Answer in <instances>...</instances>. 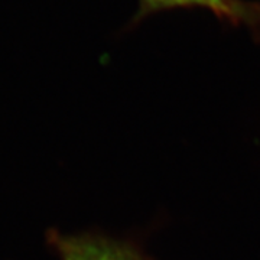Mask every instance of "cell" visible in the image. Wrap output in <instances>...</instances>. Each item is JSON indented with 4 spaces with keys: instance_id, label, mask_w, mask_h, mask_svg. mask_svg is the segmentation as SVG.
Here are the masks:
<instances>
[{
    "instance_id": "6da1fadb",
    "label": "cell",
    "mask_w": 260,
    "mask_h": 260,
    "mask_svg": "<svg viewBox=\"0 0 260 260\" xmlns=\"http://www.w3.org/2000/svg\"><path fill=\"white\" fill-rule=\"evenodd\" d=\"M205 10L233 28L260 32V2L253 0H138L133 22L168 10Z\"/></svg>"
},
{
    "instance_id": "7a4b0ae2",
    "label": "cell",
    "mask_w": 260,
    "mask_h": 260,
    "mask_svg": "<svg viewBox=\"0 0 260 260\" xmlns=\"http://www.w3.org/2000/svg\"><path fill=\"white\" fill-rule=\"evenodd\" d=\"M48 242L61 260H143L127 244L95 234L51 232Z\"/></svg>"
}]
</instances>
